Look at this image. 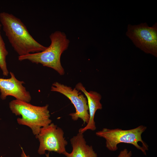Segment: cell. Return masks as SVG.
<instances>
[{
  "label": "cell",
  "mask_w": 157,
  "mask_h": 157,
  "mask_svg": "<svg viewBox=\"0 0 157 157\" xmlns=\"http://www.w3.org/2000/svg\"><path fill=\"white\" fill-rule=\"evenodd\" d=\"M0 21L6 36L19 56L40 52L47 49L33 38L24 24L13 15L0 13Z\"/></svg>",
  "instance_id": "obj_1"
},
{
  "label": "cell",
  "mask_w": 157,
  "mask_h": 157,
  "mask_svg": "<svg viewBox=\"0 0 157 157\" xmlns=\"http://www.w3.org/2000/svg\"><path fill=\"white\" fill-rule=\"evenodd\" d=\"M49 38L51 44L45 50L19 56L18 59L20 61L28 60L33 63L41 64L44 66L54 69L63 75L65 74V71L61 64L60 57L62 53L67 49L69 40L64 32L60 31L51 33Z\"/></svg>",
  "instance_id": "obj_2"
},
{
  "label": "cell",
  "mask_w": 157,
  "mask_h": 157,
  "mask_svg": "<svg viewBox=\"0 0 157 157\" xmlns=\"http://www.w3.org/2000/svg\"><path fill=\"white\" fill-rule=\"evenodd\" d=\"M9 106L13 113L22 116L21 118L17 119L18 124L29 127L35 135L39 133L42 128L51 123L47 104L42 106H37L15 99L9 103Z\"/></svg>",
  "instance_id": "obj_3"
},
{
  "label": "cell",
  "mask_w": 157,
  "mask_h": 157,
  "mask_svg": "<svg viewBox=\"0 0 157 157\" xmlns=\"http://www.w3.org/2000/svg\"><path fill=\"white\" fill-rule=\"evenodd\" d=\"M147 128L143 125L129 130L105 128L97 132L96 135L106 140V147L111 151L117 150V145L123 143L132 144L146 155V151L149 149L148 146L142 140L141 135Z\"/></svg>",
  "instance_id": "obj_4"
},
{
  "label": "cell",
  "mask_w": 157,
  "mask_h": 157,
  "mask_svg": "<svg viewBox=\"0 0 157 157\" xmlns=\"http://www.w3.org/2000/svg\"><path fill=\"white\" fill-rule=\"evenodd\" d=\"M126 35L137 47L157 57V23L151 27L146 22L138 25L129 24Z\"/></svg>",
  "instance_id": "obj_5"
},
{
  "label": "cell",
  "mask_w": 157,
  "mask_h": 157,
  "mask_svg": "<svg viewBox=\"0 0 157 157\" xmlns=\"http://www.w3.org/2000/svg\"><path fill=\"white\" fill-rule=\"evenodd\" d=\"M64 134L63 130L53 123L42 128L35 135L40 142L38 153L43 155L48 151L64 154L66 151L65 147L67 144Z\"/></svg>",
  "instance_id": "obj_6"
},
{
  "label": "cell",
  "mask_w": 157,
  "mask_h": 157,
  "mask_svg": "<svg viewBox=\"0 0 157 157\" xmlns=\"http://www.w3.org/2000/svg\"><path fill=\"white\" fill-rule=\"evenodd\" d=\"M51 91L60 93L65 96L71 101L74 106L76 112L69 115L74 121L81 119L84 124H87L90 115L88 102L86 97L75 88L72 89L63 84L56 82L52 84Z\"/></svg>",
  "instance_id": "obj_7"
},
{
  "label": "cell",
  "mask_w": 157,
  "mask_h": 157,
  "mask_svg": "<svg viewBox=\"0 0 157 157\" xmlns=\"http://www.w3.org/2000/svg\"><path fill=\"white\" fill-rule=\"evenodd\" d=\"M11 77L9 78H0V97L5 99L7 96H11L16 99L29 103L31 99L29 92L23 85L24 83L15 77L14 73L10 72Z\"/></svg>",
  "instance_id": "obj_8"
},
{
  "label": "cell",
  "mask_w": 157,
  "mask_h": 157,
  "mask_svg": "<svg viewBox=\"0 0 157 157\" xmlns=\"http://www.w3.org/2000/svg\"><path fill=\"white\" fill-rule=\"evenodd\" d=\"M75 88L78 90H81L86 97L90 115L89 120L86 125L83 128H80L79 132L83 133L88 130L94 131L96 129L94 121L95 113L97 110L101 109L102 108V105L100 101L101 96L100 94L96 92L92 91L88 92L81 83H78Z\"/></svg>",
  "instance_id": "obj_9"
},
{
  "label": "cell",
  "mask_w": 157,
  "mask_h": 157,
  "mask_svg": "<svg viewBox=\"0 0 157 157\" xmlns=\"http://www.w3.org/2000/svg\"><path fill=\"white\" fill-rule=\"evenodd\" d=\"M72 150L71 153L66 151V157H97V154L92 146L86 144L83 133H78L70 140Z\"/></svg>",
  "instance_id": "obj_10"
},
{
  "label": "cell",
  "mask_w": 157,
  "mask_h": 157,
  "mask_svg": "<svg viewBox=\"0 0 157 157\" xmlns=\"http://www.w3.org/2000/svg\"><path fill=\"white\" fill-rule=\"evenodd\" d=\"M1 26L0 23V68L2 71L3 75L7 76L9 72L7 68L6 57L8 54V52L1 35L0 30Z\"/></svg>",
  "instance_id": "obj_11"
},
{
  "label": "cell",
  "mask_w": 157,
  "mask_h": 157,
  "mask_svg": "<svg viewBox=\"0 0 157 157\" xmlns=\"http://www.w3.org/2000/svg\"><path fill=\"white\" fill-rule=\"evenodd\" d=\"M132 156V151H129L127 149L125 148L120 151L116 157H131Z\"/></svg>",
  "instance_id": "obj_12"
},
{
  "label": "cell",
  "mask_w": 157,
  "mask_h": 157,
  "mask_svg": "<svg viewBox=\"0 0 157 157\" xmlns=\"http://www.w3.org/2000/svg\"><path fill=\"white\" fill-rule=\"evenodd\" d=\"M22 150L21 155V157H29V156H26V155L25 154L24 151L23 150V149H22ZM46 157H49V154L48 153L47 154H46Z\"/></svg>",
  "instance_id": "obj_13"
}]
</instances>
